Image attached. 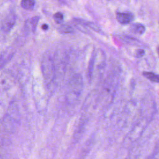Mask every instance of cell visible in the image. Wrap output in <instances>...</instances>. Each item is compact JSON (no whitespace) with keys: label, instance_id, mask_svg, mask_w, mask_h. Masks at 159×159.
Wrapping results in <instances>:
<instances>
[{"label":"cell","instance_id":"cell-16","mask_svg":"<svg viewBox=\"0 0 159 159\" xmlns=\"http://www.w3.org/2000/svg\"><path fill=\"white\" fill-rule=\"evenodd\" d=\"M42 28L43 29V30H47L48 29V25L47 24H43L42 26Z\"/></svg>","mask_w":159,"mask_h":159},{"label":"cell","instance_id":"cell-10","mask_svg":"<svg viewBox=\"0 0 159 159\" xmlns=\"http://www.w3.org/2000/svg\"><path fill=\"white\" fill-rule=\"evenodd\" d=\"M53 19L57 24H61L63 20V15L60 12H57L53 15Z\"/></svg>","mask_w":159,"mask_h":159},{"label":"cell","instance_id":"cell-7","mask_svg":"<svg viewBox=\"0 0 159 159\" xmlns=\"http://www.w3.org/2000/svg\"><path fill=\"white\" fill-rule=\"evenodd\" d=\"M140 156V150L139 148H132L127 154L125 159H138Z\"/></svg>","mask_w":159,"mask_h":159},{"label":"cell","instance_id":"cell-14","mask_svg":"<svg viewBox=\"0 0 159 159\" xmlns=\"http://www.w3.org/2000/svg\"><path fill=\"white\" fill-rule=\"evenodd\" d=\"M39 19V17L35 16V17H34L33 18H32V19L30 20V23H31V25H32V30L34 31L35 30L36 25L38 23Z\"/></svg>","mask_w":159,"mask_h":159},{"label":"cell","instance_id":"cell-6","mask_svg":"<svg viewBox=\"0 0 159 159\" xmlns=\"http://www.w3.org/2000/svg\"><path fill=\"white\" fill-rule=\"evenodd\" d=\"M143 75L149 80L150 81L154 83H159V75L153 72H143Z\"/></svg>","mask_w":159,"mask_h":159},{"label":"cell","instance_id":"cell-9","mask_svg":"<svg viewBox=\"0 0 159 159\" xmlns=\"http://www.w3.org/2000/svg\"><path fill=\"white\" fill-rule=\"evenodd\" d=\"M58 30L61 33L63 34H68L71 33L73 32V28L68 24H62L58 28Z\"/></svg>","mask_w":159,"mask_h":159},{"label":"cell","instance_id":"cell-5","mask_svg":"<svg viewBox=\"0 0 159 159\" xmlns=\"http://www.w3.org/2000/svg\"><path fill=\"white\" fill-rule=\"evenodd\" d=\"M130 30L133 33L142 35L145 32V27L142 24L134 23V24H131V25L130 27Z\"/></svg>","mask_w":159,"mask_h":159},{"label":"cell","instance_id":"cell-2","mask_svg":"<svg viewBox=\"0 0 159 159\" xmlns=\"http://www.w3.org/2000/svg\"><path fill=\"white\" fill-rule=\"evenodd\" d=\"M41 68L43 77L46 84H51L55 76V66L52 59L49 57H44L42 61Z\"/></svg>","mask_w":159,"mask_h":159},{"label":"cell","instance_id":"cell-8","mask_svg":"<svg viewBox=\"0 0 159 159\" xmlns=\"http://www.w3.org/2000/svg\"><path fill=\"white\" fill-rule=\"evenodd\" d=\"M35 1L32 0H24L20 2V6L24 9H30L34 7Z\"/></svg>","mask_w":159,"mask_h":159},{"label":"cell","instance_id":"cell-12","mask_svg":"<svg viewBox=\"0 0 159 159\" xmlns=\"http://www.w3.org/2000/svg\"><path fill=\"white\" fill-rule=\"evenodd\" d=\"M86 25L88 26L89 27H90L91 29H92L93 30H95V31H98V32H99L100 31V28L94 22H87L86 23Z\"/></svg>","mask_w":159,"mask_h":159},{"label":"cell","instance_id":"cell-17","mask_svg":"<svg viewBox=\"0 0 159 159\" xmlns=\"http://www.w3.org/2000/svg\"><path fill=\"white\" fill-rule=\"evenodd\" d=\"M157 52H158V56H159V45L158 46V48H157Z\"/></svg>","mask_w":159,"mask_h":159},{"label":"cell","instance_id":"cell-3","mask_svg":"<svg viewBox=\"0 0 159 159\" xmlns=\"http://www.w3.org/2000/svg\"><path fill=\"white\" fill-rule=\"evenodd\" d=\"M16 22L15 14L13 12H11L4 18L2 22V29L6 32H9L13 27Z\"/></svg>","mask_w":159,"mask_h":159},{"label":"cell","instance_id":"cell-15","mask_svg":"<svg viewBox=\"0 0 159 159\" xmlns=\"http://www.w3.org/2000/svg\"><path fill=\"white\" fill-rule=\"evenodd\" d=\"M145 54V50L143 49H138L136 50L135 55L137 58L142 57Z\"/></svg>","mask_w":159,"mask_h":159},{"label":"cell","instance_id":"cell-11","mask_svg":"<svg viewBox=\"0 0 159 159\" xmlns=\"http://www.w3.org/2000/svg\"><path fill=\"white\" fill-rule=\"evenodd\" d=\"M94 57L95 55H93L91 57V59L90 60L89 62V67H88V76L91 78L92 74H93V66H94Z\"/></svg>","mask_w":159,"mask_h":159},{"label":"cell","instance_id":"cell-1","mask_svg":"<svg viewBox=\"0 0 159 159\" xmlns=\"http://www.w3.org/2000/svg\"><path fill=\"white\" fill-rule=\"evenodd\" d=\"M83 89V78L81 75H75L70 80L67 93V99L69 102H73L78 99Z\"/></svg>","mask_w":159,"mask_h":159},{"label":"cell","instance_id":"cell-13","mask_svg":"<svg viewBox=\"0 0 159 159\" xmlns=\"http://www.w3.org/2000/svg\"><path fill=\"white\" fill-rule=\"evenodd\" d=\"M158 155H159V139H158V140L157 141V142L156 143V144H155V147H154L153 152H152V153L151 154V155L156 158V157H157Z\"/></svg>","mask_w":159,"mask_h":159},{"label":"cell","instance_id":"cell-4","mask_svg":"<svg viewBox=\"0 0 159 159\" xmlns=\"http://www.w3.org/2000/svg\"><path fill=\"white\" fill-rule=\"evenodd\" d=\"M134 14L130 12H117L116 14V18L117 21L122 24H130L134 19Z\"/></svg>","mask_w":159,"mask_h":159}]
</instances>
